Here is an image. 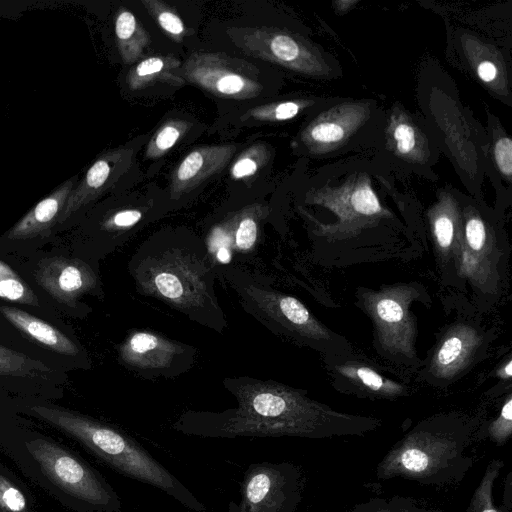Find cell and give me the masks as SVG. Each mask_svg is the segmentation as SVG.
<instances>
[{
    "label": "cell",
    "mask_w": 512,
    "mask_h": 512,
    "mask_svg": "<svg viewBox=\"0 0 512 512\" xmlns=\"http://www.w3.org/2000/svg\"><path fill=\"white\" fill-rule=\"evenodd\" d=\"M257 232V222L252 216L240 219L234 234L235 247L239 251H249L256 242Z\"/></svg>",
    "instance_id": "1f68e13d"
},
{
    "label": "cell",
    "mask_w": 512,
    "mask_h": 512,
    "mask_svg": "<svg viewBox=\"0 0 512 512\" xmlns=\"http://www.w3.org/2000/svg\"><path fill=\"white\" fill-rule=\"evenodd\" d=\"M433 234L442 254H449L454 250L456 240L455 223L448 214L438 215L433 222Z\"/></svg>",
    "instance_id": "f1b7e54d"
},
{
    "label": "cell",
    "mask_w": 512,
    "mask_h": 512,
    "mask_svg": "<svg viewBox=\"0 0 512 512\" xmlns=\"http://www.w3.org/2000/svg\"><path fill=\"white\" fill-rule=\"evenodd\" d=\"M142 219V212L136 209H125L116 212L103 222V229L107 231H123L133 227Z\"/></svg>",
    "instance_id": "836d02e7"
},
{
    "label": "cell",
    "mask_w": 512,
    "mask_h": 512,
    "mask_svg": "<svg viewBox=\"0 0 512 512\" xmlns=\"http://www.w3.org/2000/svg\"><path fill=\"white\" fill-rule=\"evenodd\" d=\"M304 489L300 467L291 462L250 464L241 484L239 502L228 512H296Z\"/></svg>",
    "instance_id": "8992f818"
},
{
    "label": "cell",
    "mask_w": 512,
    "mask_h": 512,
    "mask_svg": "<svg viewBox=\"0 0 512 512\" xmlns=\"http://www.w3.org/2000/svg\"><path fill=\"white\" fill-rule=\"evenodd\" d=\"M260 146L251 147L245 154L240 156L232 167L231 175L234 179H241L244 177L252 176L261 165L260 160Z\"/></svg>",
    "instance_id": "d6a6232c"
},
{
    "label": "cell",
    "mask_w": 512,
    "mask_h": 512,
    "mask_svg": "<svg viewBox=\"0 0 512 512\" xmlns=\"http://www.w3.org/2000/svg\"><path fill=\"white\" fill-rule=\"evenodd\" d=\"M475 433L473 424L456 415L425 419L387 451L376 466V477L434 486L456 484L474 465L468 450Z\"/></svg>",
    "instance_id": "7a4b0ae2"
},
{
    "label": "cell",
    "mask_w": 512,
    "mask_h": 512,
    "mask_svg": "<svg viewBox=\"0 0 512 512\" xmlns=\"http://www.w3.org/2000/svg\"><path fill=\"white\" fill-rule=\"evenodd\" d=\"M77 179V176L67 179L39 201L6 233V238L28 239L47 231L58 221L73 188L78 183Z\"/></svg>",
    "instance_id": "4fadbf2b"
},
{
    "label": "cell",
    "mask_w": 512,
    "mask_h": 512,
    "mask_svg": "<svg viewBox=\"0 0 512 512\" xmlns=\"http://www.w3.org/2000/svg\"><path fill=\"white\" fill-rule=\"evenodd\" d=\"M185 254L172 253L170 248L157 254L149 253L141 256V275H148L149 290L173 303V306L194 316L198 320L196 308L200 310L204 321L203 310L207 308L224 322L212 288L211 267L208 266L207 256L200 259L197 254L190 253L188 260ZM225 323V322H224Z\"/></svg>",
    "instance_id": "277c9868"
},
{
    "label": "cell",
    "mask_w": 512,
    "mask_h": 512,
    "mask_svg": "<svg viewBox=\"0 0 512 512\" xmlns=\"http://www.w3.org/2000/svg\"><path fill=\"white\" fill-rule=\"evenodd\" d=\"M301 109V104L286 101L255 107L247 112L246 118L251 117L261 121H282L293 118Z\"/></svg>",
    "instance_id": "83f0119b"
},
{
    "label": "cell",
    "mask_w": 512,
    "mask_h": 512,
    "mask_svg": "<svg viewBox=\"0 0 512 512\" xmlns=\"http://www.w3.org/2000/svg\"><path fill=\"white\" fill-rule=\"evenodd\" d=\"M36 280L55 299L72 304L95 285V275L82 261L53 257L41 262Z\"/></svg>",
    "instance_id": "30bf717a"
},
{
    "label": "cell",
    "mask_w": 512,
    "mask_h": 512,
    "mask_svg": "<svg viewBox=\"0 0 512 512\" xmlns=\"http://www.w3.org/2000/svg\"><path fill=\"white\" fill-rule=\"evenodd\" d=\"M495 159L500 171L511 176L512 173V141L508 137L500 138L495 144Z\"/></svg>",
    "instance_id": "d590c367"
},
{
    "label": "cell",
    "mask_w": 512,
    "mask_h": 512,
    "mask_svg": "<svg viewBox=\"0 0 512 512\" xmlns=\"http://www.w3.org/2000/svg\"><path fill=\"white\" fill-rule=\"evenodd\" d=\"M0 507L8 512H23L26 508L24 495L2 475H0Z\"/></svg>",
    "instance_id": "f546056e"
},
{
    "label": "cell",
    "mask_w": 512,
    "mask_h": 512,
    "mask_svg": "<svg viewBox=\"0 0 512 512\" xmlns=\"http://www.w3.org/2000/svg\"><path fill=\"white\" fill-rule=\"evenodd\" d=\"M504 462L495 458L486 466L484 474L476 487L464 512H511L502 506L497 507L493 499V488Z\"/></svg>",
    "instance_id": "ffe728a7"
},
{
    "label": "cell",
    "mask_w": 512,
    "mask_h": 512,
    "mask_svg": "<svg viewBox=\"0 0 512 512\" xmlns=\"http://www.w3.org/2000/svg\"><path fill=\"white\" fill-rule=\"evenodd\" d=\"M464 246L461 248L460 268L464 276L480 279L485 259L491 253L488 232L477 217L467 220L464 230Z\"/></svg>",
    "instance_id": "e0dca14e"
},
{
    "label": "cell",
    "mask_w": 512,
    "mask_h": 512,
    "mask_svg": "<svg viewBox=\"0 0 512 512\" xmlns=\"http://www.w3.org/2000/svg\"><path fill=\"white\" fill-rule=\"evenodd\" d=\"M238 407L220 413L188 411L172 425L179 433L206 438L361 436L382 422L341 413L277 384H236Z\"/></svg>",
    "instance_id": "6da1fadb"
},
{
    "label": "cell",
    "mask_w": 512,
    "mask_h": 512,
    "mask_svg": "<svg viewBox=\"0 0 512 512\" xmlns=\"http://www.w3.org/2000/svg\"><path fill=\"white\" fill-rule=\"evenodd\" d=\"M0 298L38 306V299L33 291L2 260H0Z\"/></svg>",
    "instance_id": "7402d4cb"
},
{
    "label": "cell",
    "mask_w": 512,
    "mask_h": 512,
    "mask_svg": "<svg viewBox=\"0 0 512 512\" xmlns=\"http://www.w3.org/2000/svg\"><path fill=\"white\" fill-rule=\"evenodd\" d=\"M115 35L120 55L126 64L137 61L150 44L149 34L134 14L127 10H121L117 15Z\"/></svg>",
    "instance_id": "d6986e66"
},
{
    "label": "cell",
    "mask_w": 512,
    "mask_h": 512,
    "mask_svg": "<svg viewBox=\"0 0 512 512\" xmlns=\"http://www.w3.org/2000/svg\"><path fill=\"white\" fill-rule=\"evenodd\" d=\"M371 307L382 338L398 351H409L413 326L406 301L401 300L400 295L389 292L377 295Z\"/></svg>",
    "instance_id": "5bb4252c"
},
{
    "label": "cell",
    "mask_w": 512,
    "mask_h": 512,
    "mask_svg": "<svg viewBox=\"0 0 512 512\" xmlns=\"http://www.w3.org/2000/svg\"><path fill=\"white\" fill-rule=\"evenodd\" d=\"M393 137L399 152L407 154L414 149L415 132L410 125L405 123L397 125L394 129Z\"/></svg>",
    "instance_id": "8d00e7d4"
},
{
    "label": "cell",
    "mask_w": 512,
    "mask_h": 512,
    "mask_svg": "<svg viewBox=\"0 0 512 512\" xmlns=\"http://www.w3.org/2000/svg\"><path fill=\"white\" fill-rule=\"evenodd\" d=\"M26 447L43 473L68 494L100 512L120 511L114 489L78 457L43 438L27 442Z\"/></svg>",
    "instance_id": "5b68a950"
},
{
    "label": "cell",
    "mask_w": 512,
    "mask_h": 512,
    "mask_svg": "<svg viewBox=\"0 0 512 512\" xmlns=\"http://www.w3.org/2000/svg\"><path fill=\"white\" fill-rule=\"evenodd\" d=\"M502 507L512 510V472L510 471L505 479Z\"/></svg>",
    "instance_id": "f35d334b"
},
{
    "label": "cell",
    "mask_w": 512,
    "mask_h": 512,
    "mask_svg": "<svg viewBox=\"0 0 512 512\" xmlns=\"http://www.w3.org/2000/svg\"><path fill=\"white\" fill-rule=\"evenodd\" d=\"M512 435V398L509 395L499 414L485 428L482 437L497 446L505 445Z\"/></svg>",
    "instance_id": "484cf974"
},
{
    "label": "cell",
    "mask_w": 512,
    "mask_h": 512,
    "mask_svg": "<svg viewBox=\"0 0 512 512\" xmlns=\"http://www.w3.org/2000/svg\"><path fill=\"white\" fill-rule=\"evenodd\" d=\"M142 3L167 34L176 41L182 39L185 34L184 24L171 7L157 0H143Z\"/></svg>",
    "instance_id": "d4e9b609"
},
{
    "label": "cell",
    "mask_w": 512,
    "mask_h": 512,
    "mask_svg": "<svg viewBox=\"0 0 512 512\" xmlns=\"http://www.w3.org/2000/svg\"><path fill=\"white\" fill-rule=\"evenodd\" d=\"M246 296L254 301V306H259L260 314H268L276 323L282 324L291 332H297L308 339L327 338L325 328L320 325L310 314L307 308L296 298L278 293L268 292L255 288H245ZM251 300V301H252Z\"/></svg>",
    "instance_id": "8fae6325"
},
{
    "label": "cell",
    "mask_w": 512,
    "mask_h": 512,
    "mask_svg": "<svg viewBox=\"0 0 512 512\" xmlns=\"http://www.w3.org/2000/svg\"><path fill=\"white\" fill-rule=\"evenodd\" d=\"M348 512H443L440 509L429 508L416 499L401 495L388 498L377 497L358 503Z\"/></svg>",
    "instance_id": "44dd1931"
},
{
    "label": "cell",
    "mask_w": 512,
    "mask_h": 512,
    "mask_svg": "<svg viewBox=\"0 0 512 512\" xmlns=\"http://www.w3.org/2000/svg\"><path fill=\"white\" fill-rule=\"evenodd\" d=\"M478 76L484 82H491L495 79L497 75V68L492 62L483 61L479 64L477 68Z\"/></svg>",
    "instance_id": "74e56055"
},
{
    "label": "cell",
    "mask_w": 512,
    "mask_h": 512,
    "mask_svg": "<svg viewBox=\"0 0 512 512\" xmlns=\"http://www.w3.org/2000/svg\"><path fill=\"white\" fill-rule=\"evenodd\" d=\"M351 204L359 214L374 215L381 211L380 203L368 185L357 188L351 197Z\"/></svg>",
    "instance_id": "4dcf8cb0"
},
{
    "label": "cell",
    "mask_w": 512,
    "mask_h": 512,
    "mask_svg": "<svg viewBox=\"0 0 512 512\" xmlns=\"http://www.w3.org/2000/svg\"><path fill=\"white\" fill-rule=\"evenodd\" d=\"M480 343L481 337L474 328L466 325L453 328L434 354L432 371L440 378H452L470 361Z\"/></svg>",
    "instance_id": "9a60e30c"
},
{
    "label": "cell",
    "mask_w": 512,
    "mask_h": 512,
    "mask_svg": "<svg viewBox=\"0 0 512 512\" xmlns=\"http://www.w3.org/2000/svg\"><path fill=\"white\" fill-rule=\"evenodd\" d=\"M40 369L47 368L25 355L0 346V375H26Z\"/></svg>",
    "instance_id": "4316f807"
},
{
    "label": "cell",
    "mask_w": 512,
    "mask_h": 512,
    "mask_svg": "<svg viewBox=\"0 0 512 512\" xmlns=\"http://www.w3.org/2000/svg\"><path fill=\"white\" fill-rule=\"evenodd\" d=\"M32 411L73 436L116 472L160 489L194 512L205 511L204 504L172 472L124 432L60 408L36 405Z\"/></svg>",
    "instance_id": "3957f363"
},
{
    "label": "cell",
    "mask_w": 512,
    "mask_h": 512,
    "mask_svg": "<svg viewBox=\"0 0 512 512\" xmlns=\"http://www.w3.org/2000/svg\"><path fill=\"white\" fill-rule=\"evenodd\" d=\"M131 151L118 149L102 154L73 188L57 223L62 224L112 186L128 168Z\"/></svg>",
    "instance_id": "9c48e42d"
},
{
    "label": "cell",
    "mask_w": 512,
    "mask_h": 512,
    "mask_svg": "<svg viewBox=\"0 0 512 512\" xmlns=\"http://www.w3.org/2000/svg\"><path fill=\"white\" fill-rule=\"evenodd\" d=\"M341 373L352 377L361 383L362 387L382 396H398L402 393V387L394 382L384 379L373 369L366 366L341 367Z\"/></svg>",
    "instance_id": "603a6c76"
},
{
    "label": "cell",
    "mask_w": 512,
    "mask_h": 512,
    "mask_svg": "<svg viewBox=\"0 0 512 512\" xmlns=\"http://www.w3.org/2000/svg\"><path fill=\"white\" fill-rule=\"evenodd\" d=\"M188 124L172 120L164 124L151 139L146 156L150 159L159 158L171 149L187 130Z\"/></svg>",
    "instance_id": "cb8c5ba5"
},
{
    "label": "cell",
    "mask_w": 512,
    "mask_h": 512,
    "mask_svg": "<svg viewBox=\"0 0 512 512\" xmlns=\"http://www.w3.org/2000/svg\"><path fill=\"white\" fill-rule=\"evenodd\" d=\"M120 351L125 364L147 375H173L182 365L188 367L192 357L187 347L144 331L133 333Z\"/></svg>",
    "instance_id": "ba28073f"
},
{
    "label": "cell",
    "mask_w": 512,
    "mask_h": 512,
    "mask_svg": "<svg viewBox=\"0 0 512 512\" xmlns=\"http://www.w3.org/2000/svg\"><path fill=\"white\" fill-rule=\"evenodd\" d=\"M236 149L235 145H217L201 147L190 152L172 176L171 197L177 199L221 171Z\"/></svg>",
    "instance_id": "7c38bea8"
},
{
    "label": "cell",
    "mask_w": 512,
    "mask_h": 512,
    "mask_svg": "<svg viewBox=\"0 0 512 512\" xmlns=\"http://www.w3.org/2000/svg\"><path fill=\"white\" fill-rule=\"evenodd\" d=\"M344 136L342 126L334 122H321L312 127L309 137L316 143L329 144L338 142Z\"/></svg>",
    "instance_id": "e575fe53"
},
{
    "label": "cell",
    "mask_w": 512,
    "mask_h": 512,
    "mask_svg": "<svg viewBox=\"0 0 512 512\" xmlns=\"http://www.w3.org/2000/svg\"><path fill=\"white\" fill-rule=\"evenodd\" d=\"M181 71L190 82L217 97L249 99L263 89L254 66L224 54H193Z\"/></svg>",
    "instance_id": "52a82bcc"
},
{
    "label": "cell",
    "mask_w": 512,
    "mask_h": 512,
    "mask_svg": "<svg viewBox=\"0 0 512 512\" xmlns=\"http://www.w3.org/2000/svg\"><path fill=\"white\" fill-rule=\"evenodd\" d=\"M0 311L17 329L49 349L65 355L78 354V347L72 340L41 319L9 306L0 307Z\"/></svg>",
    "instance_id": "2e32d148"
},
{
    "label": "cell",
    "mask_w": 512,
    "mask_h": 512,
    "mask_svg": "<svg viewBox=\"0 0 512 512\" xmlns=\"http://www.w3.org/2000/svg\"><path fill=\"white\" fill-rule=\"evenodd\" d=\"M180 62L172 56H153L142 60L127 75L130 89L137 90L161 81L171 85H183L184 78L176 74Z\"/></svg>",
    "instance_id": "ac0fdd59"
},
{
    "label": "cell",
    "mask_w": 512,
    "mask_h": 512,
    "mask_svg": "<svg viewBox=\"0 0 512 512\" xmlns=\"http://www.w3.org/2000/svg\"><path fill=\"white\" fill-rule=\"evenodd\" d=\"M511 366H512V362L509 360L508 363L506 364V366L503 369L506 378H510L511 375H512Z\"/></svg>",
    "instance_id": "ab89813d"
}]
</instances>
